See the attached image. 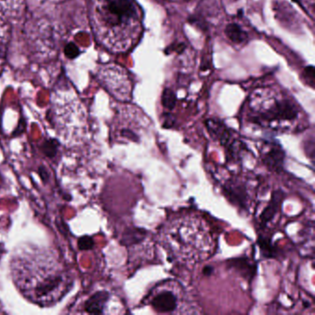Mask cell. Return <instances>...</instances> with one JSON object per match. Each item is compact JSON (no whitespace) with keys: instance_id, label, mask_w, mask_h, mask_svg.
Segmentation results:
<instances>
[{"instance_id":"cell-1","label":"cell","mask_w":315,"mask_h":315,"mask_svg":"<svg viewBox=\"0 0 315 315\" xmlns=\"http://www.w3.org/2000/svg\"><path fill=\"white\" fill-rule=\"evenodd\" d=\"M11 275L26 300L41 307L55 305L73 289L74 279L49 251L24 247L13 255Z\"/></svg>"},{"instance_id":"cell-2","label":"cell","mask_w":315,"mask_h":315,"mask_svg":"<svg viewBox=\"0 0 315 315\" xmlns=\"http://www.w3.org/2000/svg\"><path fill=\"white\" fill-rule=\"evenodd\" d=\"M90 21L96 40L113 53H124L139 40L143 12L136 0H91Z\"/></svg>"},{"instance_id":"cell-3","label":"cell","mask_w":315,"mask_h":315,"mask_svg":"<svg viewBox=\"0 0 315 315\" xmlns=\"http://www.w3.org/2000/svg\"><path fill=\"white\" fill-rule=\"evenodd\" d=\"M166 250L173 257L182 261L200 262L208 258L213 250V238L205 224L197 218L184 217L165 227Z\"/></svg>"},{"instance_id":"cell-4","label":"cell","mask_w":315,"mask_h":315,"mask_svg":"<svg viewBox=\"0 0 315 315\" xmlns=\"http://www.w3.org/2000/svg\"><path fill=\"white\" fill-rule=\"evenodd\" d=\"M250 116L255 124L287 129L300 119V107L293 99L266 89L253 93L249 103Z\"/></svg>"},{"instance_id":"cell-5","label":"cell","mask_w":315,"mask_h":315,"mask_svg":"<svg viewBox=\"0 0 315 315\" xmlns=\"http://www.w3.org/2000/svg\"><path fill=\"white\" fill-rule=\"evenodd\" d=\"M52 113L59 135L67 137L83 135L84 112L81 103L68 94L55 95L52 103Z\"/></svg>"},{"instance_id":"cell-6","label":"cell","mask_w":315,"mask_h":315,"mask_svg":"<svg viewBox=\"0 0 315 315\" xmlns=\"http://www.w3.org/2000/svg\"><path fill=\"white\" fill-rule=\"evenodd\" d=\"M147 303L160 313H181L184 291L177 282L166 281L156 286L146 298Z\"/></svg>"},{"instance_id":"cell-7","label":"cell","mask_w":315,"mask_h":315,"mask_svg":"<svg viewBox=\"0 0 315 315\" xmlns=\"http://www.w3.org/2000/svg\"><path fill=\"white\" fill-rule=\"evenodd\" d=\"M99 79L103 86L118 98L126 99L131 92L128 74L118 66H106L100 69Z\"/></svg>"},{"instance_id":"cell-8","label":"cell","mask_w":315,"mask_h":315,"mask_svg":"<svg viewBox=\"0 0 315 315\" xmlns=\"http://www.w3.org/2000/svg\"><path fill=\"white\" fill-rule=\"evenodd\" d=\"M206 126L210 134L215 139H218L221 145L227 147L228 156H232L233 158L238 157L239 152L242 151L241 143L233 139L232 134L227 127L222 122L215 119L207 120Z\"/></svg>"},{"instance_id":"cell-9","label":"cell","mask_w":315,"mask_h":315,"mask_svg":"<svg viewBox=\"0 0 315 315\" xmlns=\"http://www.w3.org/2000/svg\"><path fill=\"white\" fill-rule=\"evenodd\" d=\"M225 195L228 201L242 210H247L250 202V193L247 184L238 179L228 181L224 187Z\"/></svg>"},{"instance_id":"cell-10","label":"cell","mask_w":315,"mask_h":315,"mask_svg":"<svg viewBox=\"0 0 315 315\" xmlns=\"http://www.w3.org/2000/svg\"><path fill=\"white\" fill-rule=\"evenodd\" d=\"M285 152L277 144H269L264 146L262 152V159L264 165L270 170L280 172L284 166Z\"/></svg>"},{"instance_id":"cell-11","label":"cell","mask_w":315,"mask_h":315,"mask_svg":"<svg viewBox=\"0 0 315 315\" xmlns=\"http://www.w3.org/2000/svg\"><path fill=\"white\" fill-rule=\"evenodd\" d=\"M283 199H284V193L282 191H277L274 192L268 205L264 208V212L261 215L260 219L263 226L267 225L270 221L274 219V217L276 216V214L280 210Z\"/></svg>"},{"instance_id":"cell-12","label":"cell","mask_w":315,"mask_h":315,"mask_svg":"<svg viewBox=\"0 0 315 315\" xmlns=\"http://www.w3.org/2000/svg\"><path fill=\"white\" fill-rule=\"evenodd\" d=\"M109 293L107 291H99L90 297L84 305V309L93 314H101L104 310V306L109 301Z\"/></svg>"},{"instance_id":"cell-13","label":"cell","mask_w":315,"mask_h":315,"mask_svg":"<svg viewBox=\"0 0 315 315\" xmlns=\"http://www.w3.org/2000/svg\"><path fill=\"white\" fill-rule=\"evenodd\" d=\"M24 0H0V15L15 18L22 11Z\"/></svg>"},{"instance_id":"cell-14","label":"cell","mask_w":315,"mask_h":315,"mask_svg":"<svg viewBox=\"0 0 315 315\" xmlns=\"http://www.w3.org/2000/svg\"><path fill=\"white\" fill-rule=\"evenodd\" d=\"M146 238V231L141 228H129L123 235V244L126 246L142 242Z\"/></svg>"},{"instance_id":"cell-15","label":"cell","mask_w":315,"mask_h":315,"mask_svg":"<svg viewBox=\"0 0 315 315\" xmlns=\"http://www.w3.org/2000/svg\"><path fill=\"white\" fill-rule=\"evenodd\" d=\"M231 265L246 277L252 278L255 274V266L250 263L248 259L238 258L233 260Z\"/></svg>"},{"instance_id":"cell-16","label":"cell","mask_w":315,"mask_h":315,"mask_svg":"<svg viewBox=\"0 0 315 315\" xmlns=\"http://www.w3.org/2000/svg\"><path fill=\"white\" fill-rule=\"evenodd\" d=\"M226 33L229 40L232 41L234 44H241L247 39L246 32L236 23L228 24L226 29Z\"/></svg>"},{"instance_id":"cell-17","label":"cell","mask_w":315,"mask_h":315,"mask_svg":"<svg viewBox=\"0 0 315 315\" xmlns=\"http://www.w3.org/2000/svg\"><path fill=\"white\" fill-rule=\"evenodd\" d=\"M9 43V31L5 21L0 18V65L5 61Z\"/></svg>"},{"instance_id":"cell-18","label":"cell","mask_w":315,"mask_h":315,"mask_svg":"<svg viewBox=\"0 0 315 315\" xmlns=\"http://www.w3.org/2000/svg\"><path fill=\"white\" fill-rule=\"evenodd\" d=\"M57 142H55V141H49V142H47V143H45V145H44V148H45V154L47 155V156H49V157H52V156H54L55 154L57 153V147H58V145L57 144H56Z\"/></svg>"},{"instance_id":"cell-19","label":"cell","mask_w":315,"mask_h":315,"mask_svg":"<svg viewBox=\"0 0 315 315\" xmlns=\"http://www.w3.org/2000/svg\"><path fill=\"white\" fill-rule=\"evenodd\" d=\"M175 103V99L173 93L170 91H165V94L163 95V104L166 109H172Z\"/></svg>"},{"instance_id":"cell-20","label":"cell","mask_w":315,"mask_h":315,"mask_svg":"<svg viewBox=\"0 0 315 315\" xmlns=\"http://www.w3.org/2000/svg\"><path fill=\"white\" fill-rule=\"evenodd\" d=\"M78 245H79V248L81 249V250H89V249H92V247H93V240L92 239V238L86 236V237H83V238H81L79 239Z\"/></svg>"},{"instance_id":"cell-21","label":"cell","mask_w":315,"mask_h":315,"mask_svg":"<svg viewBox=\"0 0 315 315\" xmlns=\"http://www.w3.org/2000/svg\"><path fill=\"white\" fill-rule=\"evenodd\" d=\"M213 268H211L210 266H207L206 268L203 270V273H205L207 274H210L212 273Z\"/></svg>"},{"instance_id":"cell-22","label":"cell","mask_w":315,"mask_h":315,"mask_svg":"<svg viewBox=\"0 0 315 315\" xmlns=\"http://www.w3.org/2000/svg\"><path fill=\"white\" fill-rule=\"evenodd\" d=\"M0 252H1V241H0Z\"/></svg>"}]
</instances>
